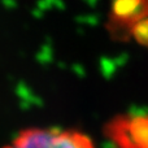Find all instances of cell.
Returning a JSON list of instances; mask_svg holds the SVG:
<instances>
[{"label": "cell", "instance_id": "obj_2", "mask_svg": "<svg viewBox=\"0 0 148 148\" xmlns=\"http://www.w3.org/2000/svg\"><path fill=\"white\" fill-rule=\"evenodd\" d=\"M104 135L113 148H148V113L114 117L105 125Z\"/></svg>", "mask_w": 148, "mask_h": 148}, {"label": "cell", "instance_id": "obj_1", "mask_svg": "<svg viewBox=\"0 0 148 148\" xmlns=\"http://www.w3.org/2000/svg\"><path fill=\"white\" fill-rule=\"evenodd\" d=\"M3 148H96L90 135L74 129L29 127Z\"/></svg>", "mask_w": 148, "mask_h": 148}]
</instances>
